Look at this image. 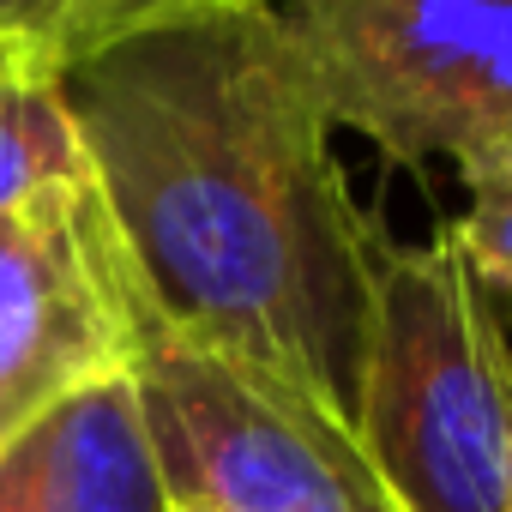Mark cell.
<instances>
[{"instance_id":"1","label":"cell","mask_w":512,"mask_h":512,"mask_svg":"<svg viewBox=\"0 0 512 512\" xmlns=\"http://www.w3.org/2000/svg\"><path fill=\"white\" fill-rule=\"evenodd\" d=\"M163 326L350 416L368 241L278 0L163 19L55 67Z\"/></svg>"},{"instance_id":"2","label":"cell","mask_w":512,"mask_h":512,"mask_svg":"<svg viewBox=\"0 0 512 512\" xmlns=\"http://www.w3.org/2000/svg\"><path fill=\"white\" fill-rule=\"evenodd\" d=\"M350 428L404 512H512V338L452 229H374Z\"/></svg>"},{"instance_id":"3","label":"cell","mask_w":512,"mask_h":512,"mask_svg":"<svg viewBox=\"0 0 512 512\" xmlns=\"http://www.w3.org/2000/svg\"><path fill=\"white\" fill-rule=\"evenodd\" d=\"M332 133L404 169L446 163L470 199L512 193V0H284Z\"/></svg>"},{"instance_id":"4","label":"cell","mask_w":512,"mask_h":512,"mask_svg":"<svg viewBox=\"0 0 512 512\" xmlns=\"http://www.w3.org/2000/svg\"><path fill=\"white\" fill-rule=\"evenodd\" d=\"M133 386L163 506L187 512H404L350 416L163 326L139 290Z\"/></svg>"},{"instance_id":"5","label":"cell","mask_w":512,"mask_h":512,"mask_svg":"<svg viewBox=\"0 0 512 512\" xmlns=\"http://www.w3.org/2000/svg\"><path fill=\"white\" fill-rule=\"evenodd\" d=\"M133 350L139 278L97 181L0 217V458Z\"/></svg>"},{"instance_id":"6","label":"cell","mask_w":512,"mask_h":512,"mask_svg":"<svg viewBox=\"0 0 512 512\" xmlns=\"http://www.w3.org/2000/svg\"><path fill=\"white\" fill-rule=\"evenodd\" d=\"M19 446L43 512H163V476L133 368L67 398Z\"/></svg>"},{"instance_id":"7","label":"cell","mask_w":512,"mask_h":512,"mask_svg":"<svg viewBox=\"0 0 512 512\" xmlns=\"http://www.w3.org/2000/svg\"><path fill=\"white\" fill-rule=\"evenodd\" d=\"M79 181H91V157L55 73L0 79V217Z\"/></svg>"},{"instance_id":"8","label":"cell","mask_w":512,"mask_h":512,"mask_svg":"<svg viewBox=\"0 0 512 512\" xmlns=\"http://www.w3.org/2000/svg\"><path fill=\"white\" fill-rule=\"evenodd\" d=\"M205 7H229V0H0V37L19 43L43 73H55L121 37Z\"/></svg>"},{"instance_id":"9","label":"cell","mask_w":512,"mask_h":512,"mask_svg":"<svg viewBox=\"0 0 512 512\" xmlns=\"http://www.w3.org/2000/svg\"><path fill=\"white\" fill-rule=\"evenodd\" d=\"M464 247V260L476 266V278L488 284V296L500 308H512V193L500 199H470V211L458 223H446Z\"/></svg>"},{"instance_id":"10","label":"cell","mask_w":512,"mask_h":512,"mask_svg":"<svg viewBox=\"0 0 512 512\" xmlns=\"http://www.w3.org/2000/svg\"><path fill=\"white\" fill-rule=\"evenodd\" d=\"M0 512H43L37 482H31V458H25V446H13L7 458H0Z\"/></svg>"},{"instance_id":"11","label":"cell","mask_w":512,"mask_h":512,"mask_svg":"<svg viewBox=\"0 0 512 512\" xmlns=\"http://www.w3.org/2000/svg\"><path fill=\"white\" fill-rule=\"evenodd\" d=\"M13 73H43L19 43H7V37H0V79H13Z\"/></svg>"},{"instance_id":"12","label":"cell","mask_w":512,"mask_h":512,"mask_svg":"<svg viewBox=\"0 0 512 512\" xmlns=\"http://www.w3.org/2000/svg\"><path fill=\"white\" fill-rule=\"evenodd\" d=\"M163 512H187V506H163Z\"/></svg>"}]
</instances>
